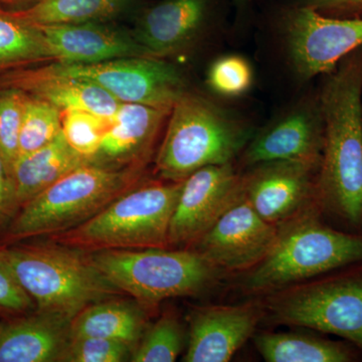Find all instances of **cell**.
Listing matches in <instances>:
<instances>
[{"instance_id": "6da1fadb", "label": "cell", "mask_w": 362, "mask_h": 362, "mask_svg": "<svg viewBox=\"0 0 362 362\" xmlns=\"http://www.w3.org/2000/svg\"><path fill=\"white\" fill-rule=\"evenodd\" d=\"M319 90L324 146L317 178L321 206L362 225V47L324 76Z\"/></svg>"}, {"instance_id": "7a4b0ae2", "label": "cell", "mask_w": 362, "mask_h": 362, "mask_svg": "<svg viewBox=\"0 0 362 362\" xmlns=\"http://www.w3.org/2000/svg\"><path fill=\"white\" fill-rule=\"evenodd\" d=\"M252 135L240 117L187 90L169 113L156 156L157 173L165 180L180 182L206 166L233 163Z\"/></svg>"}, {"instance_id": "3957f363", "label": "cell", "mask_w": 362, "mask_h": 362, "mask_svg": "<svg viewBox=\"0 0 362 362\" xmlns=\"http://www.w3.org/2000/svg\"><path fill=\"white\" fill-rule=\"evenodd\" d=\"M362 262V235L324 225L309 206L279 226L277 238L245 280L252 292L281 290L321 274Z\"/></svg>"}, {"instance_id": "277c9868", "label": "cell", "mask_w": 362, "mask_h": 362, "mask_svg": "<svg viewBox=\"0 0 362 362\" xmlns=\"http://www.w3.org/2000/svg\"><path fill=\"white\" fill-rule=\"evenodd\" d=\"M37 310L73 319L90 305L122 294L88 252L63 245L0 249Z\"/></svg>"}, {"instance_id": "5b68a950", "label": "cell", "mask_w": 362, "mask_h": 362, "mask_svg": "<svg viewBox=\"0 0 362 362\" xmlns=\"http://www.w3.org/2000/svg\"><path fill=\"white\" fill-rule=\"evenodd\" d=\"M142 166L112 168L88 163L76 168L21 207L7 228L6 239L52 237L82 225L134 187Z\"/></svg>"}, {"instance_id": "8992f818", "label": "cell", "mask_w": 362, "mask_h": 362, "mask_svg": "<svg viewBox=\"0 0 362 362\" xmlns=\"http://www.w3.org/2000/svg\"><path fill=\"white\" fill-rule=\"evenodd\" d=\"M181 182L131 188L89 221L49 238L85 252L164 249L169 245V228Z\"/></svg>"}, {"instance_id": "52a82bcc", "label": "cell", "mask_w": 362, "mask_h": 362, "mask_svg": "<svg viewBox=\"0 0 362 362\" xmlns=\"http://www.w3.org/2000/svg\"><path fill=\"white\" fill-rule=\"evenodd\" d=\"M88 255L117 289L143 306L197 294L213 284L220 270L197 251L106 250Z\"/></svg>"}, {"instance_id": "ba28073f", "label": "cell", "mask_w": 362, "mask_h": 362, "mask_svg": "<svg viewBox=\"0 0 362 362\" xmlns=\"http://www.w3.org/2000/svg\"><path fill=\"white\" fill-rule=\"evenodd\" d=\"M278 25L286 59L302 82L327 75L362 47V20L328 18L285 1L279 7Z\"/></svg>"}, {"instance_id": "9c48e42d", "label": "cell", "mask_w": 362, "mask_h": 362, "mask_svg": "<svg viewBox=\"0 0 362 362\" xmlns=\"http://www.w3.org/2000/svg\"><path fill=\"white\" fill-rule=\"evenodd\" d=\"M40 75L89 81L122 103L170 111L185 92L182 73L164 59L135 57L96 64H59L35 69Z\"/></svg>"}, {"instance_id": "30bf717a", "label": "cell", "mask_w": 362, "mask_h": 362, "mask_svg": "<svg viewBox=\"0 0 362 362\" xmlns=\"http://www.w3.org/2000/svg\"><path fill=\"white\" fill-rule=\"evenodd\" d=\"M276 322L344 338L362 350V273L295 288L271 300Z\"/></svg>"}, {"instance_id": "8fae6325", "label": "cell", "mask_w": 362, "mask_h": 362, "mask_svg": "<svg viewBox=\"0 0 362 362\" xmlns=\"http://www.w3.org/2000/svg\"><path fill=\"white\" fill-rule=\"evenodd\" d=\"M242 195L243 176L233 163L195 171L181 182L168 244H195Z\"/></svg>"}, {"instance_id": "7c38bea8", "label": "cell", "mask_w": 362, "mask_h": 362, "mask_svg": "<svg viewBox=\"0 0 362 362\" xmlns=\"http://www.w3.org/2000/svg\"><path fill=\"white\" fill-rule=\"evenodd\" d=\"M320 165L303 159L257 164L243 176V194L264 220L280 225L317 199Z\"/></svg>"}, {"instance_id": "4fadbf2b", "label": "cell", "mask_w": 362, "mask_h": 362, "mask_svg": "<svg viewBox=\"0 0 362 362\" xmlns=\"http://www.w3.org/2000/svg\"><path fill=\"white\" fill-rule=\"evenodd\" d=\"M323 146L324 118L317 90L252 135L244 149V163L252 168L275 160H321Z\"/></svg>"}, {"instance_id": "5bb4252c", "label": "cell", "mask_w": 362, "mask_h": 362, "mask_svg": "<svg viewBox=\"0 0 362 362\" xmlns=\"http://www.w3.org/2000/svg\"><path fill=\"white\" fill-rule=\"evenodd\" d=\"M278 230L279 225L264 220L243 194L195 243V251L220 269L252 268L270 252Z\"/></svg>"}, {"instance_id": "9a60e30c", "label": "cell", "mask_w": 362, "mask_h": 362, "mask_svg": "<svg viewBox=\"0 0 362 362\" xmlns=\"http://www.w3.org/2000/svg\"><path fill=\"white\" fill-rule=\"evenodd\" d=\"M230 0H156L140 11L135 35L154 58L185 51L221 18Z\"/></svg>"}, {"instance_id": "2e32d148", "label": "cell", "mask_w": 362, "mask_h": 362, "mask_svg": "<svg viewBox=\"0 0 362 362\" xmlns=\"http://www.w3.org/2000/svg\"><path fill=\"white\" fill-rule=\"evenodd\" d=\"M52 59L59 64H96L111 59L152 57L136 37L104 23L37 26Z\"/></svg>"}, {"instance_id": "e0dca14e", "label": "cell", "mask_w": 362, "mask_h": 362, "mask_svg": "<svg viewBox=\"0 0 362 362\" xmlns=\"http://www.w3.org/2000/svg\"><path fill=\"white\" fill-rule=\"evenodd\" d=\"M258 321V310L251 305L207 307L195 312L183 361H230L252 337Z\"/></svg>"}, {"instance_id": "ac0fdd59", "label": "cell", "mask_w": 362, "mask_h": 362, "mask_svg": "<svg viewBox=\"0 0 362 362\" xmlns=\"http://www.w3.org/2000/svg\"><path fill=\"white\" fill-rule=\"evenodd\" d=\"M169 113L148 105L121 103L92 163L112 168L144 164Z\"/></svg>"}, {"instance_id": "d6986e66", "label": "cell", "mask_w": 362, "mask_h": 362, "mask_svg": "<svg viewBox=\"0 0 362 362\" xmlns=\"http://www.w3.org/2000/svg\"><path fill=\"white\" fill-rule=\"evenodd\" d=\"M71 320L37 310L0 324V362H59L71 339Z\"/></svg>"}, {"instance_id": "ffe728a7", "label": "cell", "mask_w": 362, "mask_h": 362, "mask_svg": "<svg viewBox=\"0 0 362 362\" xmlns=\"http://www.w3.org/2000/svg\"><path fill=\"white\" fill-rule=\"evenodd\" d=\"M0 86L16 88L42 98L59 110H82L111 119L122 102L89 81L40 75L35 70L21 71L4 78Z\"/></svg>"}, {"instance_id": "44dd1931", "label": "cell", "mask_w": 362, "mask_h": 362, "mask_svg": "<svg viewBox=\"0 0 362 362\" xmlns=\"http://www.w3.org/2000/svg\"><path fill=\"white\" fill-rule=\"evenodd\" d=\"M88 163L90 162L71 148L63 133L42 148L18 156L9 170L14 211L59 178Z\"/></svg>"}, {"instance_id": "7402d4cb", "label": "cell", "mask_w": 362, "mask_h": 362, "mask_svg": "<svg viewBox=\"0 0 362 362\" xmlns=\"http://www.w3.org/2000/svg\"><path fill=\"white\" fill-rule=\"evenodd\" d=\"M144 306L117 298L90 305L71 320V338H104L136 347L146 328Z\"/></svg>"}, {"instance_id": "603a6c76", "label": "cell", "mask_w": 362, "mask_h": 362, "mask_svg": "<svg viewBox=\"0 0 362 362\" xmlns=\"http://www.w3.org/2000/svg\"><path fill=\"white\" fill-rule=\"evenodd\" d=\"M135 4L136 0H37L6 13L33 26L106 23L127 13Z\"/></svg>"}, {"instance_id": "cb8c5ba5", "label": "cell", "mask_w": 362, "mask_h": 362, "mask_svg": "<svg viewBox=\"0 0 362 362\" xmlns=\"http://www.w3.org/2000/svg\"><path fill=\"white\" fill-rule=\"evenodd\" d=\"M255 344L268 362H349L351 350L340 343L298 333H263Z\"/></svg>"}, {"instance_id": "d4e9b609", "label": "cell", "mask_w": 362, "mask_h": 362, "mask_svg": "<svg viewBox=\"0 0 362 362\" xmlns=\"http://www.w3.org/2000/svg\"><path fill=\"white\" fill-rule=\"evenodd\" d=\"M52 59L45 35L0 8V68Z\"/></svg>"}, {"instance_id": "484cf974", "label": "cell", "mask_w": 362, "mask_h": 362, "mask_svg": "<svg viewBox=\"0 0 362 362\" xmlns=\"http://www.w3.org/2000/svg\"><path fill=\"white\" fill-rule=\"evenodd\" d=\"M62 133V111L42 98L26 93L18 156L42 148Z\"/></svg>"}, {"instance_id": "4316f807", "label": "cell", "mask_w": 362, "mask_h": 362, "mask_svg": "<svg viewBox=\"0 0 362 362\" xmlns=\"http://www.w3.org/2000/svg\"><path fill=\"white\" fill-rule=\"evenodd\" d=\"M182 347L183 331L180 321L175 316L165 314L145 330L130 361L173 362Z\"/></svg>"}, {"instance_id": "83f0119b", "label": "cell", "mask_w": 362, "mask_h": 362, "mask_svg": "<svg viewBox=\"0 0 362 362\" xmlns=\"http://www.w3.org/2000/svg\"><path fill=\"white\" fill-rule=\"evenodd\" d=\"M110 119L82 110L62 111V133L71 149L92 163L99 152Z\"/></svg>"}, {"instance_id": "f1b7e54d", "label": "cell", "mask_w": 362, "mask_h": 362, "mask_svg": "<svg viewBox=\"0 0 362 362\" xmlns=\"http://www.w3.org/2000/svg\"><path fill=\"white\" fill-rule=\"evenodd\" d=\"M254 73L249 62L237 54L221 57L209 66L206 83L209 89L221 96L233 98L251 89Z\"/></svg>"}, {"instance_id": "f546056e", "label": "cell", "mask_w": 362, "mask_h": 362, "mask_svg": "<svg viewBox=\"0 0 362 362\" xmlns=\"http://www.w3.org/2000/svg\"><path fill=\"white\" fill-rule=\"evenodd\" d=\"M26 93L16 88L0 90V154L8 171L18 156Z\"/></svg>"}, {"instance_id": "4dcf8cb0", "label": "cell", "mask_w": 362, "mask_h": 362, "mask_svg": "<svg viewBox=\"0 0 362 362\" xmlns=\"http://www.w3.org/2000/svg\"><path fill=\"white\" fill-rule=\"evenodd\" d=\"M135 347L104 338H71L59 362L130 361Z\"/></svg>"}, {"instance_id": "1f68e13d", "label": "cell", "mask_w": 362, "mask_h": 362, "mask_svg": "<svg viewBox=\"0 0 362 362\" xmlns=\"http://www.w3.org/2000/svg\"><path fill=\"white\" fill-rule=\"evenodd\" d=\"M33 307L32 298L26 294L11 267L0 254V312L23 313Z\"/></svg>"}, {"instance_id": "d6a6232c", "label": "cell", "mask_w": 362, "mask_h": 362, "mask_svg": "<svg viewBox=\"0 0 362 362\" xmlns=\"http://www.w3.org/2000/svg\"><path fill=\"white\" fill-rule=\"evenodd\" d=\"M289 4L308 7L324 16L362 20V0H285Z\"/></svg>"}, {"instance_id": "836d02e7", "label": "cell", "mask_w": 362, "mask_h": 362, "mask_svg": "<svg viewBox=\"0 0 362 362\" xmlns=\"http://www.w3.org/2000/svg\"><path fill=\"white\" fill-rule=\"evenodd\" d=\"M14 211L11 178L4 157L0 154V225L13 214Z\"/></svg>"}, {"instance_id": "e575fe53", "label": "cell", "mask_w": 362, "mask_h": 362, "mask_svg": "<svg viewBox=\"0 0 362 362\" xmlns=\"http://www.w3.org/2000/svg\"><path fill=\"white\" fill-rule=\"evenodd\" d=\"M254 2L255 0H230V4L240 16L249 13Z\"/></svg>"}, {"instance_id": "d590c367", "label": "cell", "mask_w": 362, "mask_h": 362, "mask_svg": "<svg viewBox=\"0 0 362 362\" xmlns=\"http://www.w3.org/2000/svg\"><path fill=\"white\" fill-rule=\"evenodd\" d=\"M37 0H0V6H6L16 9L25 8V7L30 6L33 2Z\"/></svg>"}, {"instance_id": "8d00e7d4", "label": "cell", "mask_w": 362, "mask_h": 362, "mask_svg": "<svg viewBox=\"0 0 362 362\" xmlns=\"http://www.w3.org/2000/svg\"><path fill=\"white\" fill-rule=\"evenodd\" d=\"M0 8H1V6H0Z\"/></svg>"}, {"instance_id": "74e56055", "label": "cell", "mask_w": 362, "mask_h": 362, "mask_svg": "<svg viewBox=\"0 0 362 362\" xmlns=\"http://www.w3.org/2000/svg\"></svg>"}]
</instances>
